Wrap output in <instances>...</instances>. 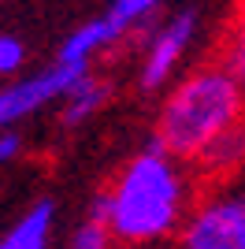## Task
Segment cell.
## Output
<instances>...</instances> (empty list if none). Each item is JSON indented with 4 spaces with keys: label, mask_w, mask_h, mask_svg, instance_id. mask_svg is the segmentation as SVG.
I'll list each match as a JSON object with an SVG mask.
<instances>
[{
    "label": "cell",
    "mask_w": 245,
    "mask_h": 249,
    "mask_svg": "<svg viewBox=\"0 0 245 249\" xmlns=\"http://www.w3.org/2000/svg\"><path fill=\"white\" fill-rule=\"evenodd\" d=\"M197 171L163 145H149L119 167V175L89 201L119 246L175 242L197 205Z\"/></svg>",
    "instance_id": "obj_1"
},
{
    "label": "cell",
    "mask_w": 245,
    "mask_h": 249,
    "mask_svg": "<svg viewBox=\"0 0 245 249\" xmlns=\"http://www.w3.org/2000/svg\"><path fill=\"white\" fill-rule=\"evenodd\" d=\"M245 123V82L223 60L201 63L175 78L156 112L153 142L193 164L219 134Z\"/></svg>",
    "instance_id": "obj_2"
},
{
    "label": "cell",
    "mask_w": 245,
    "mask_h": 249,
    "mask_svg": "<svg viewBox=\"0 0 245 249\" xmlns=\"http://www.w3.org/2000/svg\"><path fill=\"white\" fill-rule=\"evenodd\" d=\"M197 34H201V15L193 8H178L167 19L149 26V34L141 41V60H138V86L145 93L167 89L178 78Z\"/></svg>",
    "instance_id": "obj_3"
},
{
    "label": "cell",
    "mask_w": 245,
    "mask_h": 249,
    "mask_svg": "<svg viewBox=\"0 0 245 249\" xmlns=\"http://www.w3.org/2000/svg\"><path fill=\"white\" fill-rule=\"evenodd\" d=\"M178 242L186 249H245V190L219 182L197 197Z\"/></svg>",
    "instance_id": "obj_4"
},
{
    "label": "cell",
    "mask_w": 245,
    "mask_h": 249,
    "mask_svg": "<svg viewBox=\"0 0 245 249\" xmlns=\"http://www.w3.org/2000/svg\"><path fill=\"white\" fill-rule=\"evenodd\" d=\"M89 67H78V63H63L56 60L45 71H34L26 78H11V82L0 86V126H19L22 119L37 115L41 108L63 101V93L78 82Z\"/></svg>",
    "instance_id": "obj_5"
},
{
    "label": "cell",
    "mask_w": 245,
    "mask_h": 249,
    "mask_svg": "<svg viewBox=\"0 0 245 249\" xmlns=\"http://www.w3.org/2000/svg\"><path fill=\"white\" fill-rule=\"evenodd\" d=\"M122 37H130V34L122 30V26L108 15V11H101L97 19H86L78 30H71L67 37H63L60 52H56V60L78 63V67H89L97 56H104L108 49H115Z\"/></svg>",
    "instance_id": "obj_6"
},
{
    "label": "cell",
    "mask_w": 245,
    "mask_h": 249,
    "mask_svg": "<svg viewBox=\"0 0 245 249\" xmlns=\"http://www.w3.org/2000/svg\"><path fill=\"white\" fill-rule=\"evenodd\" d=\"M193 171L208 186H219V182H230V178L242 175L245 171V123L215 138L212 145L193 160Z\"/></svg>",
    "instance_id": "obj_7"
},
{
    "label": "cell",
    "mask_w": 245,
    "mask_h": 249,
    "mask_svg": "<svg viewBox=\"0 0 245 249\" xmlns=\"http://www.w3.org/2000/svg\"><path fill=\"white\" fill-rule=\"evenodd\" d=\"M56 231V205L49 197L34 201L4 234H0V249H45Z\"/></svg>",
    "instance_id": "obj_8"
},
{
    "label": "cell",
    "mask_w": 245,
    "mask_h": 249,
    "mask_svg": "<svg viewBox=\"0 0 245 249\" xmlns=\"http://www.w3.org/2000/svg\"><path fill=\"white\" fill-rule=\"evenodd\" d=\"M108 101H112V82L101 78V74H93V71H86L60 101L63 104L60 108L63 126H78V123H86V119H93Z\"/></svg>",
    "instance_id": "obj_9"
},
{
    "label": "cell",
    "mask_w": 245,
    "mask_h": 249,
    "mask_svg": "<svg viewBox=\"0 0 245 249\" xmlns=\"http://www.w3.org/2000/svg\"><path fill=\"white\" fill-rule=\"evenodd\" d=\"M219 60L245 82V0H238L219 37Z\"/></svg>",
    "instance_id": "obj_10"
},
{
    "label": "cell",
    "mask_w": 245,
    "mask_h": 249,
    "mask_svg": "<svg viewBox=\"0 0 245 249\" xmlns=\"http://www.w3.org/2000/svg\"><path fill=\"white\" fill-rule=\"evenodd\" d=\"M160 8H163V0H112V4H108V15H112L126 34H134V30H141V26H149Z\"/></svg>",
    "instance_id": "obj_11"
},
{
    "label": "cell",
    "mask_w": 245,
    "mask_h": 249,
    "mask_svg": "<svg viewBox=\"0 0 245 249\" xmlns=\"http://www.w3.org/2000/svg\"><path fill=\"white\" fill-rule=\"evenodd\" d=\"M112 242L115 238H112V231H108V223L101 216H93V212H86V219L67 234V246H74V249H108Z\"/></svg>",
    "instance_id": "obj_12"
},
{
    "label": "cell",
    "mask_w": 245,
    "mask_h": 249,
    "mask_svg": "<svg viewBox=\"0 0 245 249\" xmlns=\"http://www.w3.org/2000/svg\"><path fill=\"white\" fill-rule=\"evenodd\" d=\"M26 63V45L15 34H0V78H15Z\"/></svg>",
    "instance_id": "obj_13"
},
{
    "label": "cell",
    "mask_w": 245,
    "mask_h": 249,
    "mask_svg": "<svg viewBox=\"0 0 245 249\" xmlns=\"http://www.w3.org/2000/svg\"><path fill=\"white\" fill-rule=\"evenodd\" d=\"M22 156V138H19V126H0V167L15 164Z\"/></svg>",
    "instance_id": "obj_14"
}]
</instances>
